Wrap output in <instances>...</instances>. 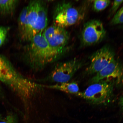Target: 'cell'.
<instances>
[{
    "instance_id": "obj_1",
    "label": "cell",
    "mask_w": 123,
    "mask_h": 123,
    "mask_svg": "<svg viewBox=\"0 0 123 123\" xmlns=\"http://www.w3.org/2000/svg\"><path fill=\"white\" fill-rule=\"evenodd\" d=\"M25 47L23 58L32 71H41L50 64L58 61L67 53L68 49L58 50L51 47L42 34L33 37Z\"/></svg>"
},
{
    "instance_id": "obj_2",
    "label": "cell",
    "mask_w": 123,
    "mask_h": 123,
    "mask_svg": "<svg viewBox=\"0 0 123 123\" xmlns=\"http://www.w3.org/2000/svg\"><path fill=\"white\" fill-rule=\"evenodd\" d=\"M0 81L11 88L26 105L42 90L40 84L21 75L1 55H0Z\"/></svg>"
},
{
    "instance_id": "obj_3",
    "label": "cell",
    "mask_w": 123,
    "mask_h": 123,
    "mask_svg": "<svg viewBox=\"0 0 123 123\" xmlns=\"http://www.w3.org/2000/svg\"><path fill=\"white\" fill-rule=\"evenodd\" d=\"M27 7L25 30L21 39L28 42L47 27L48 10L47 3L43 1H30Z\"/></svg>"
},
{
    "instance_id": "obj_4",
    "label": "cell",
    "mask_w": 123,
    "mask_h": 123,
    "mask_svg": "<svg viewBox=\"0 0 123 123\" xmlns=\"http://www.w3.org/2000/svg\"><path fill=\"white\" fill-rule=\"evenodd\" d=\"M83 64L82 61L76 58L58 63L46 76L35 81L40 84H53L70 82Z\"/></svg>"
},
{
    "instance_id": "obj_5",
    "label": "cell",
    "mask_w": 123,
    "mask_h": 123,
    "mask_svg": "<svg viewBox=\"0 0 123 123\" xmlns=\"http://www.w3.org/2000/svg\"><path fill=\"white\" fill-rule=\"evenodd\" d=\"M115 82L105 80L92 84L76 96L92 104L101 105L108 103L113 96Z\"/></svg>"
},
{
    "instance_id": "obj_6",
    "label": "cell",
    "mask_w": 123,
    "mask_h": 123,
    "mask_svg": "<svg viewBox=\"0 0 123 123\" xmlns=\"http://www.w3.org/2000/svg\"><path fill=\"white\" fill-rule=\"evenodd\" d=\"M82 16L79 9L71 2L61 1L55 6L53 15L54 25L65 28L78 23Z\"/></svg>"
},
{
    "instance_id": "obj_7",
    "label": "cell",
    "mask_w": 123,
    "mask_h": 123,
    "mask_svg": "<svg viewBox=\"0 0 123 123\" xmlns=\"http://www.w3.org/2000/svg\"><path fill=\"white\" fill-rule=\"evenodd\" d=\"M106 31L102 23L97 20L89 21L84 24L81 32V44L84 47L100 42L104 38Z\"/></svg>"
},
{
    "instance_id": "obj_8",
    "label": "cell",
    "mask_w": 123,
    "mask_h": 123,
    "mask_svg": "<svg viewBox=\"0 0 123 123\" xmlns=\"http://www.w3.org/2000/svg\"><path fill=\"white\" fill-rule=\"evenodd\" d=\"M42 34L49 45L54 49L62 50L69 48L67 45L70 35L65 28L53 24L46 28Z\"/></svg>"
},
{
    "instance_id": "obj_9",
    "label": "cell",
    "mask_w": 123,
    "mask_h": 123,
    "mask_svg": "<svg viewBox=\"0 0 123 123\" xmlns=\"http://www.w3.org/2000/svg\"><path fill=\"white\" fill-rule=\"evenodd\" d=\"M115 56L114 52L111 48L104 46L92 55L90 65L85 71L86 74H96L113 61Z\"/></svg>"
},
{
    "instance_id": "obj_10",
    "label": "cell",
    "mask_w": 123,
    "mask_h": 123,
    "mask_svg": "<svg viewBox=\"0 0 123 123\" xmlns=\"http://www.w3.org/2000/svg\"><path fill=\"white\" fill-rule=\"evenodd\" d=\"M113 78L118 83L123 80V66L119 61L115 59L110 63L105 68L96 74L91 80L92 84Z\"/></svg>"
},
{
    "instance_id": "obj_11",
    "label": "cell",
    "mask_w": 123,
    "mask_h": 123,
    "mask_svg": "<svg viewBox=\"0 0 123 123\" xmlns=\"http://www.w3.org/2000/svg\"><path fill=\"white\" fill-rule=\"evenodd\" d=\"M43 86L44 88L54 89L76 96L80 92L79 86L77 83L75 81L48 85L43 84Z\"/></svg>"
},
{
    "instance_id": "obj_12",
    "label": "cell",
    "mask_w": 123,
    "mask_h": 123,
    "mask_svg": "<svg viewBox=\"0 0 123 123\" xmlns=\"http://www.w3.org/2000/svg\"><path fill=\"white\" fill-rule=\"evenodd\" d=\"M18 0H0V14L3 15L11 14L13 13L18 2Z\"/></svg>"
},
{
    "instance_id": "obj_13",
    "label": "cell",
    "mask_w": 123,
    "mask_h": 123,
    "mask_svg": "<svg viewBox=\"0 0 123 123\" xmlns=\"http://www.w3.org/2000/svg\"><path fill=\"white\" fill-rule=\"evenodd\" d=\"M27 7H24L20 13L18 19V28L20 38L23 36L25 30L26 18L27 14Z\"/></svg>"
},
{
    "instance_id": "obj_14",
    "label": "cell",
    "mask_w": 123,
    "mask_h": 123,
    "mask_svg": "<svg viewBox=\"0 0 123 123\" xmlns=\"http://www.w3.org/2000/svg\"><path fill=\"white\" fill-rule=\"evenodd\" d=\"M110 3L109 0H95L93 2V9L95 11L99 12L102 11L108 6Z\"/></svg>"
},
{
    "instance_id": "obj_15",
    "label": "cell",
    "mask_w": 123,
    "mask_h": 123,
    "mask_svg": "<svg viewBox=\"0 0 123 123\" xmlns=\"http://www.w3.org/2000/svg\"><path fill=\"white\" fill-rule=\"evenodd\" d=\"M111 24L114 25L123 24V7L117 12L112 19Z\"/></svg>"
},
{
    "instance_id": "obj_16",
    "label": "cell",
    "mask_w": 123,
    "mask_h": 123,
    "mask_svg": "<svg viewBox=\"0 0 123 123\" xmlns=\"http://www.w3.org/2000/svg\"><path fill=\"white\" fill-rule=\"evenodd\" d=\"M7 33L6 28L0 27V47L2 45L5 40Z\"/></svg>"
},
{
    "instance_id": "obj_17",
    "label": "cell",
    "mask_w": 123,
    "mask_h": 123,
    "mask_svg": "<svg viewBox=\"0 0 123 123\" xmlns=\"http://www.w3.org/2000/svg\"><path fill=\"white\" fill-rule=\"evenodd\" d=\"M123 0H115L114 1L113 5L111 9V14L113 15L116 12L121 4H122Z\"/></svg>"
},
{
    "instance_id": "obj_18",
    "label": "cell",
    "mask_w": 123,
    "mask_h": 123,
    "mask_svg": "<svg viewBox=\"0 0 123 123\" xmlns=\"http://www.w3.org/2000/svg\"><path fill=\"white\" fill-rule=\"evenodd\" d=\"M0 123H16V121L13 115H9L3 121L0 122Z\"/></svg>"
},
{
    "instance_id": "obj_19",
    "label": "cell",
    "mask_w": 123,
    "mask_h": 123,
    "mask_svg": "<svg viewBox=\"0 0 123 123\" xmlns=\"http://www.w3.org/2000/svg\"><path fill=\"white\" fill-rule=\"evenodd\" d=\"M119 107L120 108L121 111L123 113V94L120 97L119 101Z\"/></svg>"
}]
</instances>
